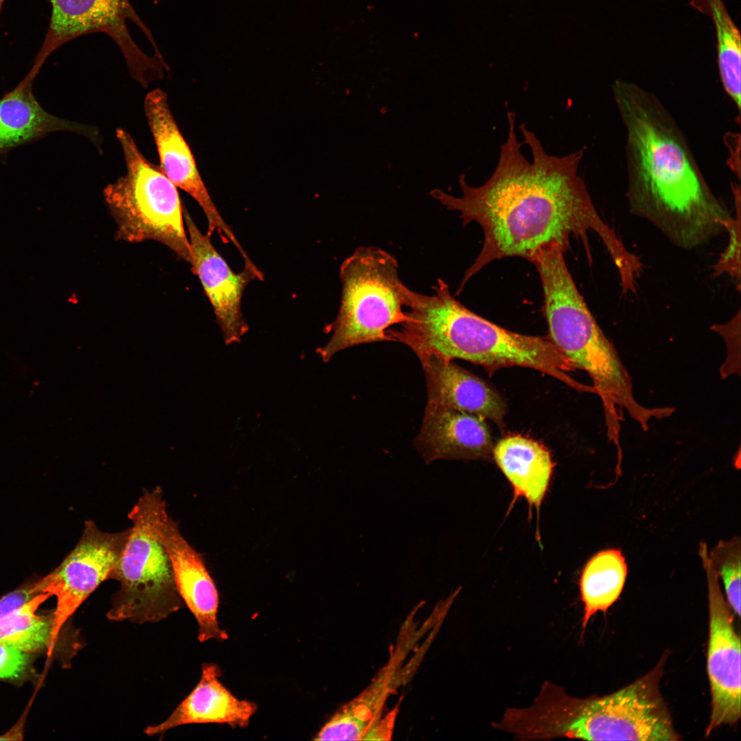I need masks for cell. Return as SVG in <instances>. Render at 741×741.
<instances>
[{
	"mask_svg": "<svg viewBox=\"0 0 741 741\" xmlns=\"http://www.w3.org/2000/svg\"><path fill=\"white\" fill-rule=\"evenodd\" d=\"M736 214L726 227L729 241L726 248L713 268V276L726 274L740 285V187L733 189Z\"/></svg>",
	"mask_w": 741,
	"mask_h": 741,
	"instance_id": "obj_24",
	"label": "cell"
},
{
	"mask_svg": "<svg viewBox=\"0 0 741 741\" xmlns=\"http://www.w3.org/2000/svg\"><path fill=\"white\" fill-rule=\"evenodd\" d=\"M700 551L707 579L709 615L707 673L711 712L708 736L717 727L734 725L740 718V639L705 544Z\"/></svg>",
	"mask_w": 741,
	"mask_h": 741,
	"instance_id": "obj_11",
	"label": "cell"
},
{
	"mask_svg": "<svg viewBox=\"0 0 741 741\" xmlns=\"http://www.w3.org/2000/svg\"><path fill=\"white\" fill-rule=\"evenodd\" d=\"M507 117L506 140L495 170L483 185L471 186L462 174L461 196L438 189L430 191L447 209L460 214L463 225L476 222L483 231L482 248L466 270L458 292L493 261L517 257L531 261L552 245L566 251L572 237L580 239L589 255V232L602 242L619 280H633L642 268L640 259L601 217L578 174L585 148L563 156L548 154L535 134L522 124L524 143L532 154L529 161L515 132V114L508 110Z\"/></svg>",
	"mask_w": 741,
	"mask_h": 741,
	"instance_id": "obj_1",
	"label": "cell"
},
{
	"mask_svg": "<svg viewBox=\"0 0 741 741\" xmlns=\"http://www.w3.org/2000/svg\"><path fill=\"white\" fill-rule=\"evenodd\" d=\"M51 14L44 42L32 69L38 73L47 58L64 44L102 32L117 44L131 76L146 88L169 68L151 31L129 0H51Z\"/></svg>",
	"mask_w": 741,
	"mask_h": 741,
	"instance_id": "obj_9",
	"label": "cell"
},
{
	"mask_svg": "<svg viewBox=\"0 0 741 741\" xmlns=\"http://www.w3.org/2000/svg\"><path fill=\"white\" fill-rule=\"evenodd\" d=\"M128 534V528L109 532L99 528L93 521H86L74 548L58 567L36 581L38 593L56 598L48 657L69 619L103 582L110 579Z\"/></svg>",
	"mask_w": 741,
	"mask_h": 741,
	"instance_id": "obj_10",
	"label": "cell"
},
{
	"mask_svg": "<svg viewBox=\"0 0 741 741\" xmlns=\"http://www.w3.org/2000/svg\"><path fill=\"white\" fill-rule=\"evenodd\" d=\"M421 362L428 403L489 419L504 427L506 403L493 387L452 360L430 357Z\"/></svg>",
	"mask_w": 741,
	"mask_h": 741,
	"instance_id": "obj_17",
	"label": "cell"
},
{
	"mask_svg": "<svg viewBox=\"0 0 741 741\" xmlns=\"http://www.w3.org/2000/svg\"><path fill=\"white\" fill-rule=\"evenodd\" d=\"M166 510L163 491L157 486L145 490L128 513L131 526L109 579L119 584L107 613L109 620L155 622L183 607L172 563L158 532Z\"/></svg>",
	"mask_w": 741,
	"mask_h": 741,
	"instance_id": "obj_6",
	"label": "cell"
},
{
	"mask_svg": "<svg viewBox=\"0 0 741 741\" xmlns=\"http://www.w3.org/2000/svg\"><path fill=\"white\" fill-rule=\"evenodd\" d=\"M558 245L540 250L531 260L541 282L543 313L549 338L575 368L589 375L600 398L609 439H620V413L625 410L644 430L649 421L666 415L665 408H648L635 399L631 379L579 292Z\"/></svg>",
	"mask_w": 741,
	"mask_h": 741,
	"instance_id": "obj_4",
	"label": "cell"
},
{
	"mask_svg": "<svg viewBox=\"0 0 741 741\" xmlns=\"http://www.w3.org/2000/svg\"><path fill=\"white\" fill-rule=\"evenodd\" d=\"M158 532L172 563L178 593L198 623L199 641L227 639L226 632L217 621L218 591L202 554L184 538L167 510L161 516Z\"/></svg>",
	"mask_w": 741,
	"mask_h": 741,
	"instance_id": "obj_14",
	"label": "cell"
},
{
	"mask_svg": "<svg viewBox=\"0 0 741 741\" xmlns=\"http://www.w3.org/2000/svg\"><path fill=\"white\" fill-rule=\"evenodd\" d=\"M35 582L26 583L0 599V618L23 606L37 595Z\"/></svg>",
	"mask_w": 741,
	"mask_h": 741,
	"instance_id": "obj_26",
	"label": "cell"
},
{
	"mask_svg": "<svg viewBox=\"0 0 741 741\" xmlns=\"http://www.w3.org/2000/svg\"><path fill=\"white\" fill-rule=\"evenodd\" d=\"M397 259L375 246L357 248L342 263V292L331 333L317 353L327 362L338 352L365 343L392 341L388 331L406 318L408 287L399 276Z\"/></svg>",
	"mask_w": 741,
	"mask_h": 741,
	"instance_id": "obj_7",
	"label": "cell"
},
{
	"mask_svg": "<svg viewBox=\"0 0 741 741\" xmlns=\"http://www.w3.org/2000/svg\"><path fill=\"white\" fill-rule=\"evenodd\" d=\"M221 670L215 663H204L201 678L192 692L159 724L148 726L149 736L163 735L178 726L189 724H225L246 727L257 709L251 701L235 696L220 681Z\"/></svg>",
	"mask_w": 741,
	"mask_h": 741,
	"instance_id": "obj_16",
	"label": "cell"
},
{
	"mask_svg": "<svg viewBox=\"0 0 741 741\" xmlns=\"http://www.w3.org/2000/svg\"><path fill=\"white\" fill-rule=\"evenodd\" d=\"M23 725V722H22V720L21 722H19L17 723V725H15V727H14L12 729L11 731H9L6 733H5L4 735H2L0 737V740H6L8 736H11L10 740H12V736H14L16 740H20L19 738H18V736H20L21 738H22V736H23L22 726Z\"/></svg>",
	"mask_w": 741,
	"mask_h": 741,
	"instance_id": "obj_27",
	"label": "cell"
},
{
	"mask_svg": "<svg viewBox=\"0 0 741 741\" xmlns=\"http://www.w3.org/2000/svg\"><path fill=\"white\" fill-rule=\"evenodd\" d=\"M718 578L724 585L732 611L740 615V546L738 539L720 542L709 555Z\"/></svg>",
	"mask_w": 741,
	"mask_h": 741,
	"instance_id": "obj_23",
	"label": "cell"
},
{
	"mask_svg": "<svg viewBox=\"0 0 741 741\" xmlns=\"http://www.w3.org/2000/svg\"><path fill=\"white\" fill-rule=\"evenodd\" d=\"M34 79L27 75L14 89L0 99V156L58 131L73 132L97 141L95 128L65 120L45 111L32 92Z\"/></svg>",
	"mask_w": 741,
	"mask_h": 741,
	"instance_id": "obj_18",
	"label": "cell"
},
{
	"mask_svg": "<svg viewBox=\"0 0 741 741\" xmlns=\"http://www.w3.org/2000/svg\"><path fill=\"white\" fill-rule=\"evenodd\" d=\"M116 135L126 172L108 184L103 193L117 224V239L130 243L160 242L191 264V246L177 187L160 166L143 156L126 130L118 128Z\"/></svg>",
	"mask_w": 741,
	"mask_h": 741,
	"instance_id": "obj_8",
	"label": "cell"
},
{
	"mask_svg": "<svg viewBox=\"0 0 741 741\" xmlns=\"http://www.w3.org/2000/svg\"><path fill=\"white\" fill-rule=\"evenodd\" d=\"M27 653L0 644V679L20 676L27 664Z\"/></svg>",
	"mask_w": 741,
	"mask_h": 741,
	"instance_id": "obj_25",
	"label": "cell"
},
{
	"mask_svg": "<svg viewBox=\"0 0 741 741\" xmlns=\"http://www.w3.org/2000/svg\"><path fill=\"white\" fill-rule=\"evenodd\" d=\"M414 445L427 464L437 460H489L494 447L485 419L428 402Z\"/></svg>",
	"mask_w": 741,
	"mask_h": 741,
	"instance_id": "obj_15",
	"label": "cell"
},
{
	"mask_svg": "<svg viewBox=\"0 0 741 741\" xmlns=\"http://www.w3.org/2000/svg\"><path fill=\"white\" fill-rule=\"evenodd\" d=\"M627 572L625 558L617 549L600 551L587 563L579 581L584 604L583 631L592 616L607 611L619 598Z\"/></svg>",
	"mask_w": 741,
	"mask_h": 741,
	"instance_id": "obj_20",
	"label": "cell"
},
{
	"mask_svg": "<svg viewBox=\"0 0 741 741\" xmlns=\"http://www.w3.org/2000/svg\"><path fill=\"white\" fill-rule=\"evenodd\" d=\"M183 215L191 250V271L213 307L226 344L239 342L249 329L242 309L244 292L250 281L263 279L246 268L235 272L213 245L211 236L200 231L186 209Z\"/></svg>",
	"mask_w": 741,
	"mask_h": 741,
	"instance_id": "obj_13",
	"label": "cell"
},
{
	"mask_svg": "<svg viewBox=\"0 0 741 741\" xmlns=\"http://www.w3.org/2000/svg\"><path fill=\"white\" fill-rule=\"evenodd\" d=\"M690 5L707 15L715 27L717 64L722 86L740 112L741 106V41L739 30L722 0H691Z\"/></svg>",
	"mask_w": 741,
	"mask_h": 741,
	"instance_id": "obj_21",
	"label": "cell"
},
{
	"mask_svg": "<svg viewBox=\"0 0 741 741\" xmlns=\"http://www.w3.org/2000/svg\"><path fill=\"white\" fill-rule=\"evenodd\" d=\"M49 597L40 593L31 600L0 618V644L10 646L25 653L47 650L51 641L53 613H36L39 607Z\"/></svg>",
	"mask_w": 741,
	"mask_h": 741,
	"instance_id": "obj_22",
	"label": "cell"
},
{
	"mask_svg": "<svg viewBox=\"0 0 741 741\" xmlns=\"http://www.w3.org/2000/svg\"><path fill=\"white\" fill-rule=\"evenodd\" d=\"M144 112L156 146L162 172L202 208L208 222L207 234L211 236L217 233L224 242H231L236 248L244 263L250 262V257L211 199L193 154L173 117L167 94L160 89L150 91L144 100Z\"/></svg>",
	"mask_w": 741,
	"mask_h": 741,
	"instance_id": "obj_12",
	"label": "cell"
},
{
	"mask_svg": "<svg viewBox=\"0 0 741 741\" xmlns=\"http://www.w3.org/2000/svg\"><path fill=\"white\" fill-rule=\"evenodd\" d=\"M433 289L430 295L412 294L407 318L393 333L396 341L409 346L420 361L430 357L460 359L489 373L530 368L576 390L592 391L568 374L575 367L549 338L520 334L486 320L456 299L440 279Z\"/></svg>",
	"mask_w": 741,
	"mask_h": 741,
	"instance_id": "obj_3",
	"label": "cell"
},
{
	"mask_svg": "<svg viewBox=\"0 0 741 741\" xmlns=\"http://www.w3.org/2000/svg\"><path fill=\"white\" fill-rule=\"evenodd\" d=\"M611 89L626 133L631 213L683 250L726 231L733 216L709 186L683 132L659 98L623 79H616Z\"/></svg>",
	"mask_w": 741,
	"mask_h": 741,
	"instance_id": "obj_2",
	"label": "cell"
},
{
	"mask_svg": "<svg viewBox=\"0 0 741 741\" xmlns=\"http://www.w3.org/2000/svg\"><path fill=\"white\" fill-rule=\"evenodd\" d=\"M665 657L648 674L613 694L579 698L545 681L533 703L517 708L513 725L522 740H678L659 692Z\"/></svg>",
	"mask_w": 741,
	"mask_h": 741,
	"instance_id": "obj_5",
	"label": "cell"
},
{
	"mask_svg": "<svg viewBox=\"0 0 741 741\" xmlns=\"http://www.w3.org/2000/svg\"><path fill=\"white\" fill-rule=\"evenodd\" d=\"M493 458L511 484L514 498L521 497L539 509L554 466L548 449L523 436L508 435L494 445Z\"/></svg>",
	"mask_w": 741,
	"mask_h": 741,
	"instance_id": "obj_19",
	"label": "cell"
}]
</instances>
